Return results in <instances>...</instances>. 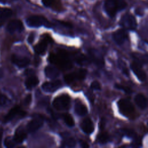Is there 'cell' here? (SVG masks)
Returning <instances> with one entry per match:
<instances>
[{"label":"cell","mask_w":148,"mask_h":148,"mask_svg":"<svg viewBox=\"0 0 148 148\" xmlns=\"http://www.w3.org/2000/svg\"><path fill=\"white\" fill-rule=\"evenodd\" d=\"M59 23L61 24L62 25L65 27H67V28H71L72 27V24H70L69 23H68V22H65V21H58Z\"/></svg>","instance_id":"36"},{"label":"cell","mask_w":148,"mask_h":148,"mask_svg":"<svg viewBox=\"0 0 148 148\" xmlns=\"http://www.w3.org/2000/svg\"><path fill=\"white\" fill-rule=\"evenodd\" d=\"M34 38H35V34H34V33H33V32L29 34V35L28 36V39H27L28 42L29 43H30V44L32 43L34 40Z\"/></svg>","instance_id":"35"},{"label":"cell","mask_w":148,"mask_h":148,"mask_svg":"<svg viewBox=\"0 0 148 148\" xmlns=\"http://www.w3.org/2000/svg\"><path fill=\"white\" fill-rule=\"evenodd\" d=\"M79 143L81 145L82 147H89V145H88V143H87L86 142H84V140H79Z\"/></svg>","instance_id":"37"},{"label":"cell","mask_w":148,"mask_h":148,"mask_svg":"<svg viewBox=\"0 0 148 148\" xmlns=\"http://www.w3.org/2000/svg\"><path fill=\"white\" fill-rule=\"evenodd\" d=\"M61 117L62 118L65 123L68 127H72L74 126L75 121H74V120H73L72 116L70 114H69L68 113H63L61 114Z\"/></svg>","instance_id":"24"},{"label":"cell","mask_w":148,"mask_h":148,"mask_svg":"<svg viewBox=\"0 0 148 148\" xmlns=\"http://www.w3.org/2000/svg\"><path fill=\"white\" fill-rule=\"evenodd\" d=\"M97 140L98 143L101 144H105L110 140V136L108 132H101L97 135Z\"/></svg>","instance_id":"23"},{"label":"cell","mask_w":148,"mask_h":148,"mask_svg":"<svg viewBox=\"0 0 148 148\" xmlns=\"http://www.w3.org/2000/svg\"><path fill=\"white\" fill-rule=\"evenodd\" d=\"M45 73L46 77L50 79H56L59 76V71L54 66L49 65L45 69Z\"/></svg>","instance_id":"18"},{"label":"cell","mask_w":148,"mask_h":148,"mask_svg":"<svg viewBox=\"0 0 148 148\" xmlns=\"http://www.w3.org/2000/svg\"><path fill=\"white\" fill-rule=\"evenodd\" d=\"M120 24L123 28L130 30H134L136 27V21L133 15L130 13L124 14L120 20Z\"/></svg>","instance_id":"7"},{"label":"cell","mask_w":148,"mask_h":148,"mask_svg":"<svg viewBox=\"0 0 148 148\" xmlns=\"http://www.w3.org/2000/svg\"><path fill=\"white\" fill-rule=\"evenodd\" d=\"M91 88L95 90H101V85L97 81H94L91 84Z\"/></svg>","instance_id":"31"},{"label":"cell","mask_w":148,"mask_h":148,"mask_svg":"<svg viewBox=\"0 0 148 148\" xmlns=\"http://www.w3.org/2000/svg\"><path fill=\"white\" fill-rule=\"evenodd\" d=\"M39 83V79L38 77L31 75L29 76L25 81V86L28 90H31L36 87Z\"/></svg>","instance_id":"20"},{"label":"cell","mask_w":148,"mask_h":148,"mask_svg":"<svg viewBox=\"0 0 148 148\" xmlns=\"http://www.w3.org/2000/svg\"><path fill=\"white\" fill-rule=\"evenodd\" d=\"M61 86L62 83L61 81L58 80H56L51 82H45L42 84V88L46 92H53L58 90Z\"/></svg>","instance_id":"11"},{"label":"cell","mask_w":148,"mask_h":148,"mask_svg":"<svg viewBox=\"0 0 148 148\" xmlns=\"http://www.w3.org/2000/svg\"><path fill=\"white\" fill-rule=\"evenodd\" d=\"M87 73V70L84 69H80L65 75L64 77V81L67 84H71L73 82L82 80L86 77Z\"/></svg>","instance_id":"6"},{"label":"cell","mask_w":148,"mask_h":148,"mask_svg":"<svg viewBox=\"0 0 148 148\" xmlns=\"http://www.w3.org/2000/svg\"><path fill=\"white\" fill-rule=\"evenodd\" d=\"M75 61L76 62V63L81 65H84L86 64H87L89 62L88 59L82 54H79L77 55H76V56L75 57Z\"/></svg>","instance_id":"26"},{"label":"cell","mask_w":148,"mask_h":148,"mask_svg":"<svg viewBox=\"0 0 148 148\" xmlns=\"http://www.w3.org/2000/svg\"><path fill=\"white\" fill-rule=\"evenodd\" d=\"M105 119L104 118H102L101 119V122L99 123V126H100V128L103 129L104 126H105Z\"/></svg>","instance_id":"39"},{"label":"cell","mask_w":148,"mask_h":148,"mask_svg":"<svg viewBox=\"0 0 148 148\" xmlns=\"http://www.w3.org/2000/svg\"><path fill=\"white\" fill-rule=\"evenodd\" d=\"M76 145V141L73 138H68L64 139L62 142V146L72 147Z\"/></svg>","instance_id":"27"},{"label":"cell","mask_w":148,"mask_h":148,"mask_svg":"<svg viewBox=\"0 0 148 148\" xmlns=\"http://www.w3.org/2000/svg\"><path fill=\"white\" fill-rule=\"evenodd\" d=\"M27 137V133L23 126L18 127L15 131L13 139L16 143H22Z\"/></svg>","instance_id":"17"},{"label":"cell","mask_w":148,"mask_h":148,"mask_svg":"<svg viewBox=\"0 0 148 148\" xmlns=\"http://www.w3.org/2000/svg\"><path fill=\"white\" fill-rule=\"evenodd\" d=\"M12 14V10L9 8L0 9V26L2 25Z\"/></svg>","instance_id":"21"},{"label":"cell","mask_w":148,"mask_h":148,"mask_svg":"<svg viewBox=\"0 0 148 148\" xmlns=\"http://www.w3.org/2000/svg\"><path fill=\"white\" fill-rule=\"evenodd\" d=\"M114 87L115 88H116L117 89H119V90H121L123 91H124L125 93L127 94H131L132 92V90L129 87H127V86H123L122 84H116L114 85Z\"/></svg>","instance_id":"29"},{"label":"cell","mask_w":148,"mask_h":148,"mask_svg":"<svg viewBox=\"0 0 148 148\" xmlns=\"http://www.w3.org/2000/svg\"><path fill=\"white\" fill-rule=\"evenodd\" d=\"M31 101H32V96H31V94H29L27 95V96L24 98V103L25 105H28L30 104Z\"/></svg>","instance_id":"34"},{"label":"cell","mask_w":148,"mask_h":148,"mask_svg":"<svg viewBox=\"0 0 148 148\" xmlns=\"http://www.w3.org/2000/svg\"><path fill=\"white\" fill-rule=\"evenodd\" d=\"M80 127L82 131L87 134H90L94 130L93 123L88 117H86L82 120L80 124Z\"/></svg>","instance_id":"16"},{"label":"cell","mask_w":148,"mask_h":148,"mask_svg":"<svg viewBox=\"0 0 148 148\" xmlns=\"http://www.w3.org/2000/svg\"><path fill=\"white\" fill-rule=\"evenodd\" d=\"M75 111L76 113L79 116H84L88 112L87 107L80 101L76 102L75 105Z\"/></svg>","instance_id":"22"},{"label":"cell","mask_w":148,"mask_h":148,"mask_svg":"<svg viewBox=\"0 0 148 148\" xmlns=\"http://www.w3.org/2000/svg\"><path fill=\"white\" fill-rule=\"evenodd\" d=\"M43 124V119L40 115L36 114L27 124V130L29 132H34L40 128Z\"/></svg>","instance_id":"8"},{"label":"cell","mask_w":148,"mask_h":148,"mask_svg":"<svg viewBox=\"0 0 148 148\" xmlns=\"http://www.w3.org/2000/svg\"><path fill=\"white\" fill-rule=\"evenodd\" d=\"M25 114H26L25 112H24V110H22L18 106H16L15 107L10 109V111L8 112V113L5 116L3 119V121L5 123L9 122L12 120H13L17 116L24 117Z\"/></svg>","instance_id":"10"},{"label":"cell","mask_w":148,"mask_h":148,"mask_svg":"<svg viewBox=\"0 0 148 148\" xmlns=\"http://www.w3.org/2000/svg\"><path fill=\"white\" fill-rule=\"evenodd\" d=\"M123 132L124 134H125L126 135H127L129 137H134L135 136V133L131 130H128V129H124L123 130Z\"/></svg>","instance_id":"33"},{"label":"cell","mask_w":148,"mask_h":148,"mask_svg":"<svg viewBox=\"0 0 148 148\" xmlns=\"http://www.w3.org/2000/svg\"><path fill=\"white\" fill-rule=\"evenodd\" d=\"M10 103V100L9 98L4 94L0 92V105L6 106Z\"/></svg>","instance_id":"30"},{"label":"cell","mask_w":148,"mask_h":148,"mask_svg":"<svg viewBox=\"0 0 148 148\" xmlns=\"http://www.w3.org/2000/svg\"><path fill=\"white\" fill-rule=\"evenodd\" d=\"M2 76V71L1 70V69L0 68V78Z\"/></svg>","instance_id":"41"},{"label":"cell","mask_w":148,"mask_h":148,"mask_svg":"<svg viewBox=\"0 0 148 148\" xmlns=\"http://www.w3.org/2000/svg\"><path fill=\"white\" fill-rule=\"evenodd\" d=\"M12 62L19 68H24L28 65L30 60L28 58L25 57H20L15 54L12 55L11 58Z\"/></svg>","instance_id":"14"},{"label":"cell","mask_w":148,"mask_h":148,"mask_svg":"<svg viewBox=\"0 0 148 148\" xmlns=\"http://www.w3.org/2000/svg\"><path fill=\"white\" fill-rule=\"evenodd\" d=\"M24 29L23 23L19 20H13L7 25V30L9 32L13 34L16 32H20Z\"/></svg>","instance_id":"12"},{"label":"cell","mask_w":148,"mask_h":148,"mask_svg":"<svg viewBox=\"0 0 148 148\" xmlns=\"http://www.w3.org/2000/svg\"><path fill=\"white\" fill-rule=\"evenodd\" d=\"M34 73V72L33 71V70H32L31 69H27V71H25V75H28V76H29L33 75V73Z\"/></svg>","instance_id":"38"},{"label":"cell","mask_w":148,"mask_h":148,"mask_svg":"<svg viewBox=\"0 0 148 148\" xmlns=\"http://www.w3.org/2000/svg\"><path fill=\"white\" fill-rule=\"evenodd\" d=\"M117 105L120 113L123 116L130 117L134 115L135 112L134 106L128 99H120L117 102Z\"/></svg>","instance_id":"3"},{"label":"cell","mask_w":148,"mask_h":148,"mask_svg":"<svg viewBox=\"0 0 148 148\" xmlns=\"http://www.w3.org/2000/svg\"><path fill=\"white\" fill-rule=\"evenodd\" d=\"M49 61L51 63L56 65L60 69L66 71L72 67V64L65 51H59L57 54H50Z\"/></svg>","instance_id":"1"},{"label":"cell","mask_w":148,"mask_h":148,"mask_svg":"<svg viewBox=\"0 0 148 148\" xmlns=\"http://www.w3.org/2000/svg\"><path fill=\"white\" fill-rule=\"evenodd\" d=\"M131 68L138 79L140 81H145L146 79L145 72L142 69L141 65L134 62L131 64Z\"/></svg>","instance_id":"13"},{"label":"cell","mask_w":148,"mask_h":148,"mask_svg":"<svg viewBox=\"0 0 148 148\" xmlns=\"http://www.w3.org/2000/svg\"><path fill=\"white\" fill-rule=\"evenodd\" d=\"M51 38L47 35H46L43 38L40 40L37 45L34 47V50L36 53L40 55H43L45 53L47 45L49 43H50Z\"/></svg>","instance_id":"9"},{"label":"cell","mask_w":148,"mask_h":148,"mask_svg":"<svg viewBox=\"0 0 148 148\" xmlns=\"http://www.w3.org/2000/svg\"><path fill=\"white\" fill-rule=\"evenodd\" d=\"M43 4L46 7H51L54 5L56 0H42Z\"/></svg>","instance_id":"32"},{"label":"cell","mask_w":148,"mask_h":148,"mask_svg":"<svg viewBox=\"0 0 148 148\" xmlns=\"http://www.w3.org/2000/svg\"><path fill=\"white\" fill-rule=\"evenodd\" d=\"M135 102L136 104V105L140 108L141 109H145L147 107V99L142 94H137L134 99Z\"/></svg>","instance_id":"19"},{"label":"cell","mask_w":148,"mask_h":148,"mask_svg":"<svg viewBox=\"0 0 148 148\" xmlns=\"http://www.w3.org/2000/svg\"><path fill=\"white\" fill-rule=\"evenodd\" d=\"M89 54H90V57L91 60L94 63H95L97 64V65L99 66H103V58L102 57H97L95 54L94 53V52L92 51H90Z\"/></svg>","instance_id":"25"},{"label":"cell","mask_w":148,"mask_h":148,"mask_svg":"<svg viewBox=\"0 0 148 148\" xmlns=\"http://www.w3.org/2000/svg\"><path fill=\"white\" fill-rule=\"evenodd\" d=\"M16 143L13 138L10 136L6 137L4 140V145L7 147H13L15 146Z\"/></svg>","instance_id":"28"},{"label":"cell","mask_w":148,"mask_h":148,"mask_svg":"<svg viewBox=\"0 0 148 148\" xmlns=\"http://www.w3.org/2000/svg\"><path fill=\"white\" fill-rule=\"evenodd\" d=\"M71 98L65 94L56 97L53 101V107L57 110H65L70 108Z\"/></svg>","instance_id":"4"},{"label":"cell","mask_w":148,"mask_h":148,"mask_svg":"<svg viewBox=\"0 0 148 148\" xmlns=\"http://www.w3.org/2000/svg\"><path fill=\"white\" fill-rule=\"evenodd\" d=\"M27 24L31 27H39L43 25L47 27L51 26L50 23L43 16H32L26 20Z\"/></svg>","instance_id":"5"},{"label":"cell","mask_w":148,"mask_h":148,"mask_svg":"<svg viewBox=\"0 0 148 148\" xmlns=\"http://www.w3.org/2000/svg\"><path fill=\"white\" fill-rule=\"evenodd\" d=\"M127 33L123 29H119L113 34V38L118 45L123 44L127 38Z\"/></svg>","instance_id":"15"},{"label":"cell","mask_w":148,"mask_h":148,"mask_svg":"<svg viewBox=\"0 0 148 148\" xmlns=\"http://www.w3.org/2000/svg\"><path fill=\"white\" fill-rule=\"evenodd\" d=\"M127 6L124 0H106L104 5L106 13L110 17H114L116 13Z\"/></svg>","instance_id":"2"},{"label":"cell","mask_w":148,"mask_h":148,"mask_svg":"<svg viewBox=\"0 0 148 148\" xmlns=\"http://www.w3.org/2000/svg\"><path fill=\"white\" fill-rule=\"evenodd\" d=\"M2 131L1 130V129L0 128V145H1V139H2Z\"/></svg>","instance_id":"40"}]
</instances>
